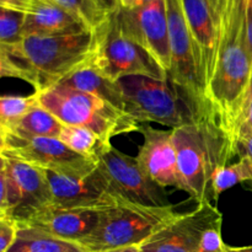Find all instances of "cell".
I'll return each instance as SVG.
<instances>
[{"label":"cell","mask_w":252,"mask_h":252,"mask_svg":"<svg viewBox=\"0 0 252 252\" xmlns=\"http://www.w3.org/2000/svg\"><path fill=\"white\" fill-rule=\"evenodd\" d=\"M6 252H88L79 244L63 240L30 226H19L14 244Z\"/></svg>","instance_id":"44dd1931"},{"label":"cell","mask_w":252,"mask_h":252,"mask_svg":"<svg viewBox=\"0 0 252 252\" xmlns=\"http://www.w3.org/2000/svg\"><path fill=\"white\" fill-rule=\"evenodd\" d=\"M97 167L125 201L143 206H171L164 187L148 176L137 158L111 145L97 157Z\"/></svg>","instance_id":"9c48e42d"},{"label":"cell","mask_w":252,"mask_h":252,"mask_svg":"<svg viewBox=\"0 0 252 252\" xmlns=\"http://www.w3.org/2000/svg\"><path fill=\"white\" fill-rule=\"evenodd\" d=\"M176 213L174 206L153 207L121 201L103 207L93 233L79 241L88 252H106L139 246Z\"/></svg>","instance_id":"5b68a950"},{"label":"cell","mask_w":252,"mask_h":252,"mask_svg":"<svg viewBox=\"0 0 252 252\" xmlns=\"http://www.w3.org/2000/svg\"><path fill=\"white\" fill-rule=\"evenodd\" d=\"M96 32L97 48L91 63L106 78L113 81L133 75L167 79V74L152 56L121 31L115 10Z\"/></svg>","instance_id":"52a82bcc"},{"label":"cell","mask_w":252,"mask_h":252,"mask_svg":"<svg viewBox=\"0 0 252 252\" xmlns=\"http://www.w3.org/2000/svg\"><path fill=\"white\" fill-rule=\"evenodd\" d=\"M100 1L102 2V4L105 5V6H107L108 9L112 10V11L116 9V7H117V6H116V1H115V0H100Z\"/></svg>","instance_id":"d590c367"},{"label":"cell","mask_w":252,"mask_h":252,"mask_svg":"<svg viewBox=\"0 0 252 252\" xmlns=\"http://www.w3.org/2000/svg\"><path fill=\"white\" fill-rule=\"evenodd\" d=\"M243 182L252 184V157L240 155V160L233 165H225L216 172L213 177L214 202H218L219 196L226 189Z\"/></svg>","instance_id":"603a6c76"},{"label":"cell","mask_w":252,"mask_h":252,"mask_svg":"<svg viewBox=\"0 0 252 252\" xmlns=\"http://www.w3.org/2000/svg\"><path fill=\"white\" fill-rule=\"evenodd\" d=\"M93 61V59H91ZM91 61L66 76L61 85L69 86L75 90L91 94L101 100L106 101L117 110L126 112V98L121 90L118 81H113L100 73Z\"/></svg>","instance_id":"d6986e66"},{"label":"cell","mask_w":252,"mask_h":252,"mask_svg":"<svg viewBox=\"0 0 252 252\" xmlns=\"http://www.w3.org/2000/svg\"><path fill=\"white\" fill-rule=\"evenodd\" d=\"M96 48V31L25 37L17 43L0 44L1 76L26 81L34 93H42L89 63Z\"/></svg>","instance_id":"7a4b0ae2"},{"label":"cell","mask_w":252,"mask_h":252,"mask_svg":"<svg viewBox=\"0 0 252 252\" xmlns=\"http://www.w3.org/2000/svg\"><path fill=\"white\" fill-rule=\"evenodd\" d=\"M34 94L38 105L63 125L88 128L106 142L111 143L116 135L138 132L137 121L91 94L61 84Z\"/></svg>","instance_id":"8992f818"},{"label":"cell","mask_w":252,"mask_h":252,"mask_svg":"<svg viewBox=\"0 0 252 252\" xmlns=\"http://www.w3.org/2000/svg\"><path fill=\"white\" fill-rule=\"evenodd\" d=\"M26 12L0 6V44H14L22 39Z\"/></svg>","instance_id":"484cf974"},{"label":"cell","mask_w":252,"mask_h":252,"mask_svg":"<svg viewBox=\"0 0 252 252\" xmlns=\"http://www.w3.org/2000/svg\"><path fill=\"white\" fill-rule=\"evenodd\" d=\"M37 103L34 93L30 96H2L0 98V127H6L19 121Z\"/></svg>","instance_id":"d4e9b609"},{"label":"cell","mask_w":252,"mask_h":252,"mask_svg":"<svg viewBox=\"0 0 252 252\" xmlns=\"http://www.w3.org/2000/svg\"><path fill=\"white\" fill-rule=\"evenodd\" d=\"M166 14L171 49V70L167 78L211 110L206 84L199 71L193 38L182 10L181 0H166Z\"/></svg>","instance_id":"8fae6325"},{"label":"cell","mask_w":252,"mask_h":252,"mask_svg":"<svg viewBox=\"0 0 252 252\" xmlns=\"http://www.w3.org/2000/svg\"><path fill=\"white\" fill-rule=\"evenodd\" d=\"M84 22L90 31H96L110 17L112 10L100 0H53Z\"/></svg>","instance_id":"cb8c5ba5"},{"label":"cell","mask_w":252,"mask_h":252,"mask_svg":"<svg viewBox=\"0 0 252 252\" xmlns=\"http://www.w3.org/2000/svg\"><path fill=\"white\" fill-rule=\"evenodd\" d=\"M126 112L138 123L158 122L171 129L193 125L212 111L171 79L126 76L118 80ZM213 115V113H212Z\"/></svg>","instance_id":"277c9868"},{"label":"cell","mask_w":252,"mask_h":252,"mask_svg":"<svg viewBox=\"0 0 252 252\" xmlns=\"http://www.w3.org/2000/svg\"><path fill=\"white\" fill-rule=\"evenodd\" d=\"M33 2L34 0H0V6L27 12L32 7Z\"/></svg>","instance_id":"f546056e"},{"label":"cell","mask_w":252,"mask_h":252,"mask_svg":"<svg viewBox=\"0 0 252 252\" xmlns=\"http://www.w3.org/2000/svg\"><path fill=\"white\" fill-rule=\"evenodd\" d=\"M226 245L221 239V223L211 226L204 233L201 244V252H224Z\"/></svg>","instance_id":"4316f807"},{"label":"cell","mask_w":252,"mask_h":252,"mask_svg":"<svg viewBox=\"0 0 252 252\" xmlns=\"http://www.w3.org/2000/svg\"><path fill=\"white\" fill-rule=\"evenodd\" d=\"M0 159L1 169L11 177L19 192L20 206L14 221L22 223L38 211L51 206L53 196L43 169L4 155H0Z\"/></svg>","instance_id":"e0dca14e"},{"label":"cell","mask_w":252,"mask_h":252,"mask_svg":"<svg viewBox=\"0 0 252 252\" xmlns=\"http://www.w3.org/2000/svg\"><path fill=\"white\" fill-rule=\"evenodd\" d=\"M224 252H252V246H244V248H230V246H226Z\"/></svg>","instance_id":"836d02e7"},{"label":"cell","mask_w":252,"mask_h":252,"mask_svg":"<svg viewBox=\"0 0 252 252\" xmlns=\"http://www.w3.org/2000/svg\"><path fill=\"white\" fill-rule=\"evenodd\" d=\"M181 5L193 38L199 71L207 89L213 75L218 51L220 0H181Z\"/></svg>","instance_id":"5bb4252c"},{"label":"cell","mask_w":252,"mask_h":252,"mask_svg":"<svg viewBox=\"0 0 252 252\" xmlns=\"http://www.w3.org/2000/svg\"><path fill=\"white\" fill-rule=\"evenodd\" d=\"M58 139L71 150L94 159L95 161H97V157L101 153L112 145L110 142H106L98 137L93 130L84 127H75V126L64 125Z\"/></svg>","instance_id":"7402d4cb"},{"label":"cell","mask_w":252,"mask_h":252,"mask_svg":"<svg viewBox=\"0 0 252 252\" xmlns=\"http://www.w3.org/2000/svg\"><path fill=\"white\" fill-rule=\"evenodd\" d=\"M115 15L121 31L145 49L169 76L171 49L166 0H158L134 10L116 7Z\"/></svg>","instance_id":"30bf717a"},{"label":"cell","mask_w":252,"mask_h":252,"mask_svg":"<svg viewBox=\"0 0 252 252\" xmlns=\"http://www.w3.org/2000/svg\"><path fill=\"white\" fill-rule=\"evenodd\" d=\"M236 150H238V155L248 154L252 157V134L243 135L238 139V145H236ZM252 189V184H251Z\"/></svg>","instance_id":"1f68e13d"},{"label":"cell","mask_w":252,"mask_h":252,"mask_svg":"<svg viewBox=\"0 0 252 252\" xmlns=\"http://www.w3.org/2000/svg\"><path fill=\"white\" fill-rule=\"evenodd\" d=\"M116 6L123 10H134L149 5L158 0H115Z\"/></svg>","instance_id":"4dcf8cb0"},{"label":"cell","mask_w":252,"mask_h":252,"mask_svg":"<svg viewBox=\"0 0 252 252\" xmlns=\"http://www.w3.org/2000/svg\"><path fill=\"white\" fill-rule=\"evenodd\" d=\"M252 134V93L250 94L246 102L245 110H244L243 115H241L240 120H239L238 126L234 132V145H238V139L243 135ZM236 155H238V150H236Z\"/></svg>","instance_id":"83f0119b"},{"label":"cell","mask_w":252,"mask_h":252,"mask_svg":"<svg viewBox=\"0 0 252 252\" xmlns=\"http://www.w3.org/2000/svg\"><path fill=\"white\" fill-rule=\"evenodd\" d=\"M223 223V214L212 202L177 214L139 245L142 252H201L204 233L211 226Z\"/></svg>","instance_id":"7c38bea8"},{"label":"cell","mask_w":252,"mask_h":252,"mask_svg":"<svg viewBox=\"0 0 252 252\" xmlns=\"http://www.w3.org/2000/svg\"><path fill=\"white\" fill-rule=\"evenodd\" d=\"M106 252H142L139 250L138 246H130V248H125V249H117V250L112 251H106Z\"/></svg>","instance_id":"e575fe53"},{"label":"cell","mask_w":252,"mask_h":252,"mask_svg":"<svg viewBox=\"0 0 252 252\" xmlns=\"http://www.w3.org/2000/svg\"><path fill=\"white\" fill-rule=\"evenodd\" d=\"M34 1H44V0H34Z\"/></svg>","instance_id":"8d00e7d4"},{"label":"cell","mask_w":252,"mask_h":252,"mask_svg":"<svg viewBox=\"0 0 252 252\" xmlns=\"http://www.w3.org/2000/svg\"><path fill=\"white\" fill-rule=\"evenodd\" d=\"M64 125L49 111L37 103L16 122L0 127V135H14L22 139L58 138Z\"/></svg>","instance_id":"ffe728a7"},{"label":"cell","mask_w":252,"mask_h":252,"mask_svg":"<svg viewBox=\"0 0 252 252\" xmlns=\"http://www.w3.org/2000/svg\"><path fill=\"white\" fill-rule=\"evenodd\" d=\"M252 75L246 0H220L218 51L207 98L212 113L230 139L245 110Z\"/></svg>","instance_id":"6da1fadb"},{"label":"cell","mask_w":252,"mask_h":252,"mask_svg":"<svg viewBox=\"0 0 252 252\" xmlns=\"http://www.w3.org/2000/svg\"><path fill=\"white\" fill-rule=\"evenodd\" d=\"M101 209L48 206L17 225L30 226L56 238L79 244L96 228Z\"/></svg>","instance_id":"2e32d148"},{"label":"cell","mask_w":252,"mask_h":252,"mask_svg":"<svg viewBox=\"0 0 252 252\" xmlns=\"http://www.w3.org/2000/svg\"><path fill=\"white\" fill-rule=\"evenodd\" d=\"M138 132L144 142L137 155V160L148 176L161 187H175L186 192V186L180 174L177 155L172 140V129H157L139 123Z\"/></svg>","instance_id":"9a60e30c"},{"label":"cell","mask_w":252,"mask_h":252,"mask_svg":"<svg viewBox=\"0 0 252 252\" xmlns=\"http://www.w3.org/2000/svg\"><path fill=\"white\" fill-rule=\"evenodd\" d=\"M46 171L52 189L51 206L64 208H103L125 201L113 189L100 169L86 176H66Z\"/></svg>","instance_id":"4fadbf2b"},{"label":"cell","mask_w":252,"mask_h":252,"mask_svg":"<svg viewBox=\"0 0 252 252\" xmlns=\"http://www.w3.org/2000/svg\"><path fill=\"white\" fill-rule=\"evenodd\" d=\"M246 19H248V36L252 53V2L246 0Z\"/></svg>","instance_id":"d6a6232c"},{"label":"cell","mask_w":252,"mask_h":252,"mask_svg":"<svg viewBox=\"0 0 252 252\" xmlns=\"http://www.w3.org/2000/svg\"><path fill=\"white\" fill-rule=\"evenodd\" d=\"M250 1H251V2H252V0H250Z\"/></svg>","instance_id":"74e56055"},{"label":"cell","mask_w":252,"mask_h":252,"mask_svg":"<svg viewBox=\"0 0 252 252\" xmlns=\"http://www.w3.org/2000/svg\"><path fill=\"white\" fill-rule=\"evenodd\" d=\"M19 225L10 219H0V252H6L17 236Z\"/></svg>","instance_id":"f1b7e54d"},{"label":"cell","mask_w":252,"mask_h":252,"mask_svg":"<svg viewBox=\"0 0 252 252\" xmlns=\"http://www.w3.org/2000/svg\"><path fill=\"white\" fill-rule=\"evenodd\" d=\"M0 155L39 169L79 177L86 176L97 169V161L74 152L58 138L22 139L5 134L0 135Z\"/></svg>","instance_id":"ba28073f"},{"label":"cell","mask_w":252,"mask_h":252,"mask_svg":"<svg viewBox=\"0 0 252 252\" xmlns=\"http://www.w3.org/2000/svg\"><path fill=\"white\" fill-rule=\"evenodd\" d=\"M180 174L197 204L214 201L213 177L235 157L230 139L213 115L172 129Z\"/></svg>","instance_id":"3957f363"},{"label":"cell","mask_w":252,"mask_h":252,"mask_svg":"<svg viewBox=\"0 0 252 252\" xmlns=\"http://www.w3.org/2000/svg\"><path fill=\"white\" fill-rule=\"evenodd\" d=\"M90 31L80 19L53 0L34 1L26 12L22 38L31 36H58Z\"/></svg>","instance_id":"ac0fdd59"}]
</instances>
